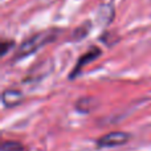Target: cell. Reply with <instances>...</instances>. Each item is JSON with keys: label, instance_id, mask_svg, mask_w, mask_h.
<instances>
[{"label": "cell", "instance_id": "cell-7", "mask_svg": "<svg viewBox=\"0 0 151 151\" xmlns=\"http://www.w3.org/2000/svg\"><path fill=\"white\" fill-rule=\"evenodd\" d=\"M89 31H90V21H86L85 24H82L77 29H74V33H73L74 41H80L81 39H83L89 33Z\"/></svg>", "mask_w": 151, "mask_h": 151}, {"label": "cell", "instance_id": "cell-2", "mask_svg": "<svg viewBox=\"0 0 151 151\" xmlns=\"http://www.w3.org/2000/svg\"><path fill=\"white\" fill-rule=\"evenodd\" d=\"M130 139V135L127 133L123 131H113V133H107L105 135H102L101 138L97 139V146L104 149V147H118L122 145L127 143V141Z\"/></svg>", "mask_w": 151, "mask_h": 151}, {"label": "cell", "instance_id": "cell-8", "mask_svg": "<svg viewBox=\"0 0 151 151\" xmlns=\"http://www.w3.org/2000/svg\"><path fill=\"white\" fill-rule=\"evenodd\" d=\"M1 151H24V146L16 141H4L1 143Z\"/></svg>", "mask_w": 151, "mask_h": 151}, {"label": "cell", "instance_id": "cell-5", "mask_svg": "<svg viewBox=\"0 0 151 151\" xmlns=\"http://www.w3.org/2000/svg\"><path fill=\"white\" fill-rule=\"evenodd\" d=\"M97 106V99L93 97H81L77 102H76V110L83 114L90 113L94 107Z\"/></svg>", "mask_w": 151, "mask_h": 151}, {"label": "cell", "instance_id": "cell-1", "mask_svg": "<svg viewBox=\"0 0 151 151\" xmlns=\"http://www.w3.org/2000/svg\"><path fill=\"white\" fill-rule=\"evenodd\" d=\"M61 31L60 29H47V31L42 32H37L35 33L32 37L27 39L23 44L19 47L17 52H16V58H23L27 57V56L32 55V53L37 52L41 47L49 44V42H53L58 36H60Z\"/></svg>", "mask_w": 151, "mask_h": 151}, {"label": "cell", "instance_id": "cell-9", "mask_svg": "<svg viewBox=\"0 0 151 151\" xmlns=\"http://www.w3.org/2000/svg\"><path fill=\"white\" fill-rule=\"evenodd\" d=\"M13 47V41H7V40H3L1 41V56H4L5 53L9 50V48Z\"/></svg>", "mask_w": 151, "mask_h": 151}, {"label": "cell", "instance_id": "cell-6", "mask_svg": "<svg viewBox=\"0 0 151 151\" xmlns=\"http://www.w3.org/2000/svg\"><path fill=\"white\" fill-rule=\"evenodd\" d=\"M97 17H98L99 23L104 24V25L110 24L113 21V17H114V8H113V5H105V4L101 5L98 9Z\"/></svg>", "mask_w": 151, "mask_h": 151}, {"label": "cell", "instance_id": "cell-3", "mask_svg": "<svg viewBox=\"0 0 151 151\" xmlns=\"http://www.w3.org/2000/svg\"><path fill=\"white\" fill-rule=\"evenodd\" d=\"M101 55H102V50L99 49V48L91 47L90 49H89L88 52L85 53V55H82L80 58H78V61H77V64H76V66H74L73 69H72L70 74H69V78H70V80L76 78L78 74L81 73V70H82V69L85 68L86 65H89L90 63L96 61Z\"/></svg>", "mask_w": 151, "mask_h": 151}, {"label": "cell", "instance_id": "cell-4", "mask_svg": "<svg viewBox=\"0 0 151 151\" xmlns=\"http://www.w3.org/2000/svg\"><path fill=\"white\" fill-rule=\"evenodd\" d=\"M24 99V94L17 89H5L1 94V102L5 107H15Z\"/></svg>", "mask_w": 151, "mask_h": 151}]
</instances>
